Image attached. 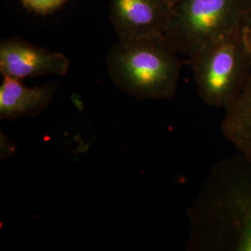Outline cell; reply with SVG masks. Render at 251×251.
I'll return each instance as SVG.
<instances>
[{
	"label": "cell",
	"instance_id": "1",
	"mask_svg": "<svg viewBox=\"0 0 251 251\" xmlns=\"http://www.w3.org/2000/svg\"><path fill=\"white\" fill-rule=\"evenodd\" d=\"M187 214L186 250L251 251V153L215 164Z\"/></svg>",
	"mask_w": 251,
	"mask_h": 251
},
{
	"label": "cell",
	"instance_id": "2",
	"mask_svg": "<svg viewBox=\"0 0 251 251\" xmlns=\"http://www.w3.org/2000/svg\"><path fill=\"white\" fill-rule=\"evenodd\" d=\"M182 64L179 51L166 36L118 39L106 59L114 84L139 100L172 99Z\"/></svg>",
	"mask_w": 251,
	"mask_h": 251
},
{
	"label": "cell",
	"instance_id": "3",
	"mask_svg": "<svg viewBox=\"0 0 251 251\" xmlns=\"http://www.w3.org/2000/svg\"><path fill=\"white\" fill-rule=\"evenodd\" d=\"M198 95L209 106L230 107L251 77V47L242 27L188 58Z\"/></svg>",
	"mask_w": 251,
	"mask_h": 251
},
{
	"label": "cell",
	"instance_id": "4",
	"mask_svg": "<svg viewBox=\"0 0 251 251\" xmlns=\"http://www.w3.org/2000/svg\"><path fill=\"white\" fill-rule=\"evenodd\" d=\"M251 0H171L166 36L190 58L242 27Z\"/></svg>",
	"mask_w": 251,
	"mask_h": 251
},
{
	"label": "cell",
	"instance_id": "5",
	"mask_svg": "<svg viewBox=\"0 0 251 251\" xmlns=\"http://www.w3.org/2000/svg\"><path fill=\"white\" fill-rule=\"evenodd\" d=\"M171 0H110L109 19L118 39L166 36Z\"/></svg>",
	"mask_w": 251,
	"mask_h": 251
},
{
	"label": "cell",
	"instance_id": "6",
	"mask_svg": "<svg viewBox=\"0 0 251 251\" xmlns=\"http://www.w3.org/2000/svg\"><path fill=\"white\" fill-rule=\"evenodd\" d=\"M70 62L61 52L30 44L20 37L7 38L0 43V72L17 79L56 75L63 76Z\"/></svg>",
	"mask_w": 251,
	"mask_h": 251
},
{
	"label": "cell",
	"instance_id": "7",
	"mask_svg": "<svg viewBox=\"0 0 251 251\" xmlns=\"http://www.w3.org/2000/svg\"><path fill=\"white\" fill-rule=\"evenodd\" d=\"M57 87L51 81L29 88L21 79L4 76L0 86V119L15 120L41 114L52 101Z\"/></svg>",
	"mask_w": 251,
	"mask_h": 251
},
{
	"label": "cell",
	"instance_id": "8",
	"mask_svg": "<svg viewBox=\"0 0 251 251\" xmlns=\"http://www.w3.org/2000/svg\"><path fill=\"white\" fill-rule=\"evenodd\" d=\"M222 130L237 151L251 153V77L239 99L225 109Z\"/></svg>",
	"mask_w": 251,
	"mask_h": 251
},
{
	"label": "cell",
	"instance_id": "9",
	"mask_svg": "<svg viewBox=\"0 0 251 251\" xmlns=\"http://www.w3.org/2000/svg\"><path fill=\"white\" fill-rule=\"evenodd\" d=\"M25 9L46 15L60 9L68 0H20Z\"/></svg>",
	"mask_w": 251,
	"mask_h": 251
},
{
	"label": "cell",
	"instance_id": "10",
	"mask_svg": "<svg viewBox=\"0 0 251 251\" xmlns=\"http://www.w3.org/2000/svg\"><path fill=\"white\" fill-rule=\"evenodd\" d=\"M242 28L251 47V1L249 10H248V12L246 14V17H245L244 22H243Z\"/></svg>",
	"mask_w": 251,
	"mask_h": 251
}]
</instances>
